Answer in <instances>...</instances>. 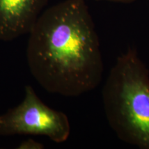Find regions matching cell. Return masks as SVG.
Returning <instances> with one entry per match:
<instances>
[{
  "mask_svg": "<svg viewBox=\"0 0 149 149\" xmlns=\"http://www.w3.org/2000/svg\"><path fill=\"white\" fill-rule=\"evenodd\" d=\"M26 59L48 93L78 97L98 86L103 59L85 0H64L43 11L29 33Z\"/></svg>",
  "mask_w": 149,
  "mask_h": 149,
  "instance_id": "1",
  "label": "cell"
},
{
  "mask_svg": "<svg viewBox=\"0 0 149 149\" xmlns=\"http://www.w3.org/2000/svg\"><path fill=\"white\" fill-rule=\"evenodd\" d=\"M106 117L121 140L149 149V70L135 49L118 57L102 90Z\"/></svg>",
  "mask_w": 149,
  "mask_h": 149,
  "instance_id": "2",
  "label": "cell"
},
{
  "mask_svg": "<svg viewBox=\"0 0 149 149\" xmlns=\"http://www.w3.org/2000/svg\"><path fill=\"white\" fill-rule=\"evenodd\" d=\"M70 133L67 115L46 106L29 85L25 86L23 101L0 115V136H46L59 144L66 141Z\"/></svg>",
  "mask_w": 149,
  "mask_h": 149,
  "instance_id": "3",
  "label": "cell"
},
{
  "mask_svg": "<svg viewBox=\"0 0 149 149\" xmlns=\"http://www.w3.org/2000/svg\"><path fill=\"white\" fill-rule=\"evenodd\" d=\"M49 0H0V41L29 34Z\"/></svg>",
  "mask_w": 149,
  "mask_h": 149,
  "instance_id": "4",
  "label": "cell"
},
{
  "mask_svg": "<svg viewBox=\"0 0 149 149\" xmlns=\"http://www.w3.org/2000/svg\"><path fill=\"white\" fill-rule=\"evenodd\" d=\"M17 149H43L44 148V146L42 143L34 140L33 139H28L19 145Z\"/></svg>",
  "mask_w": 149,
  "mask_h": 149,
  "instance_id": "5",
  "label": "cell"
},
{
  "mask_svg": "<svg viewBox=\"0 0 149 149\" xmlns=\"http://www.w3.org/2000/svg\"><path fill=\"white\" fill-rule=\"evenodd\" d=\"M97 1H107L115 3H130L135 1L136 0H97Z\"/></svg>",
  "mask_w": 149,
  "mask_h": 149,
  "instance_id": "6",
  "label": "cell"
}]
</instances>
